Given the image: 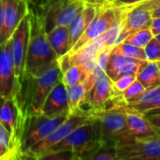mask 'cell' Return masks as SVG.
Instances as JSON below:
<instances>
[{
    "mask_svg": "<svg viewBox=\"0 0 160 160\" xmlns=\"http://www.w3.org/2000/svg\"><path fill=\"white\" fill-rule=\"evenodd\" d=\"M98 9V8L97 7L85 5L84 8L75 17V19L68 26L70 49L79 40V38L82 36V34L89 26V24L92 22V21L97 15Z\"/></svg>",
    "mask_w": 160,
    "mask_h": 160,
    "instance_id": "d6986e66",
    "label": "cell"
},
{
    "mask_svg": "<svg viewBox=\"0 0 160 160\" xmlns=\"http://www.w3.org/2000/svg\"><path fill=\"white\" fill-rule=\"evenodd\" d=\"M40 113L48 117H58L70 114L67 87L62 81L59 82L47 96L41 107Z\"/></svg>",
    "mask_w": 160,
    "mask_h": 160,
    "instance_id": "e0dca14e",
    "label": "cell"
},
{
    "mask_svg": "<svg viewBox=\"0 0 160 160\" xmlns=\"http://www.w3.org/2000/svg\"><path fill=\"white\" fill-rule=\"evenodd\" d=\"M153 38H155V37H154L150 27H147V28H143V29L138 30V31L130 34L122 42H126V43L134 45L136 47L144 48Z\"/></svg>",
    "mask_w": 160,
    "mask_h": 160,
    "instance_id": "d4e9b609",
    "label": "cell"
},
{
    "mask_svg": "<svg viewBox=\"0 0 160 160\" xmlns=\"http://www.w3.org/2000/svg\"><path fill=\"white\" fill-rule=\"evenodd\" d=\"M30 37V14L28 13L21 20L14 30L11 40V54L14 63L15 75L19 84V91L24 79L25 60Z\"/></svg>",
    "mask_w": 160,
    "mask_h": 160,
    "instance_id": "9c48e42d",
    "label": "cell"
},
{
    "mask_svg": "<svg viewBox=\"0 0 160 160\" xmlns=\"http://www.w3.org/2000/svg\"><path fill=\"white\" fill-rule=\"evenodd\" d=\"M146 62L111 52L105 73L112 82L123 76H137Z\"/></svg>",
    "mask_w": 160,
    "mask_h": 160,
    "instance_id": "2e32d148",
    "label": "cell"
},
{
    "mask_svg": "<svg viewBox=\"0 0 160 160\" xmlns=\"http://www.w3.org/2000/svg\"><path fill=\"white\" fill-rule=\"evenodd\" d=\"M112 48H105L98 54V67L101 68L103 71L106 70V67L112 52Z\"/></svg>",
    "mask_w": 160,
    "mask_h": 160,
    "instance_id": "d6a6232c",
    "label": "cell"
},
{
    "mask_svg": "<svg viewBox=\"0 0 160 160\" xmlns=\"http://www.w3.org/2000/svg\"><path fill=\"white\" fill-rule=\"evenodd\" d=\"M84 7V2L81 0H47L35 8L42 19L45 31L49 32L56 26H68Z\"/></svg>",
    "mask_w": 160,
    "mask_h": 160,
    "instance_id": "52a82bcc",
    "label": "cell"
},
{
    "mask_svg": "<svg viewBox=\"0 0 160 160\" xmlns=\"http://www.w3.org/2000/svg\"><path fill=\"white\" fill-rule=\"evenodd\" d=\"M127 124L135 141L144 142L160 137V129L156 127L143 112L126 105Z\"/></svg>",
    "mask_w": 160,
    "mask_h": 160,
    "instance_id": "7c38bea8",
    "label": "cell"
},
{
    "mask_svg": "<svg viewBox=\"0 0 160 160\" xmlns=\"http://www.w3.org/2000/svg\"><path fill=\"white\" fill-rule=\"evenodd\" d=\"M112 52L117 53L120 55H124L127 57L134 58V59L147 61L143 48L136 47L134 45H131V44H128L126 42H120V43L114 45L113 48L112 49Z\"/></svg>",
    "mask_w": 160,
    "mask_h": 160,
    "instance_id": "cb8c5ba5",
    "label": "cell"
},
{
    "mask_svg": "<svg viewBox=\"0 0 160 160\" xmlns=\"http://www.w3.org/2000/svg\"><path fill=\"white\" fill-rule=\"evenodd\" d=\"M158 64H159V66H160V62H158Z\"/></svg>",
    "mask_w": 160,
    "mask_h": 160,
    "instance_id": "ee69618b",
    "label": "cell"
},
{
    "mask_svg": "<svg viewBox=\"0 0 160 160\" xmlns=\"http://www.w3.org/2000/svg\"><path fill=\"white\" fill-rule=\"evenodd\" d=\"M136 6H140V7H142V8H145L147 9H151L157 6H160V0H146L141 4H138ZM135 7V6H134Z\"/></svg>",
    "mask_w": 160,
    "mask_h": 160,
    "instance_id": "74e56055",
    "label": "cell"
},
{
    "mask_svg": "<svg viewBox=\"0 0 160 160\" xmlns=\"http://www.w3.org/2000/svg\"><path fill=\"white\" fill-rule=\"evenodd\" d=\"M5 38L9 39L21 20L28 13L29 4L26 0H2Z\"/></svg>",
    "mask_w": 160,
    "mask_h": 160,
    "instance_id": "ac0fdd59",
    "label": "cell"
},
{
    "mask_svg": "<svg viewBox=\"0 0 160 160\" xmlns=\"http://www.w3.org/2000/svg\"><path fill=\"white\" fill-rule=\"evenodd\" d=\"M88 160H118L116 147L103 144L89 158Z\"/></svg>",
    "mask_w": 160,
    "mask_h": 160,
    "instance_id": "484cf974",
    "label": "cell"
},
{
    "mask_svg": "<svg viewBox=\"0 0 160 160\" xmlns=\"http://www.w3.org/2000/svg\"><path fill=\"white\" fill-rule=\"evenodd\" d=\"M126 103H113L100 110L89 111L98 120L104 145L119 146L135 142L127 124Z\"/></svg>",
    "mask_w": 160,
    "mask_h": 160,
    "instance_id": "3957f363",
    "label": "cell"
},
{
    "mask_svg": "<svg viewBox=\"0 0 160 160\" xmlns=\"http://www.w3.org/2000/svg\"><path fill=\"white\" fill-rule=\"evenodd\" d=\"M152 19L150 10L140 6L128 8L121 22V28L116 44L122 42L130 34L138 30L150 27Z\"/></svg>",
    "mask_w": 160,
    "mask_h": 160,
    "instance_id": "9a60e30c",
    "label": "cell"
},
{
    "mask_svg": "<svg viewBox=\"0 0 160 160\" xmlns=\"http://www.w3.org/2000/svg\"><path fill=\"white\" fill-rule=\"evenodd\" d=\"M28 2V4L35 6V7H39L41 5H43L47 0H26Z\"/></svg>",
    "mask_w": 160,
    "mask_h": 160,
    "instance_id": "60d3db41",
    "label": "cell"
},
{
    "mask_svg": "<svg viewBox=\"0 0 160 160\" xmlns=\"http://www.w3.org/2000/svg\"><path fill=\"white\" fill-rule=\"evenodd\" d=\"M150 29L154 35V37H157L160 34V17L158 18H153L151 24H150Z\"/></svg>",
    "mask_w": 160,
    "mask_h": 160,
    "instance_id": "d590c367",
    "label": "cell"
},
{
    "mask_svg": "<svg viewBox=\"0 0 160 160\" xmlns=\"http://www.w3.org/2000/svg\"><path fill=\"white\" fill-rule=\"evenodd\" d=\"M136 79L145 87L160 85V66L158 62H146L136 76Z\"/></svg>",
    "mask_w": 160,
    "mask_h": 160,
    "instance_id": "44dd1931",
    "label": "cell"
},
{
    "mask_svg": "<svg viewBox=\"0 0 160 160\" xmlns=\"http://www.w3.org/2000/svg\"><path fill=\"white\" fill-rule=\"evenodd\" d=\"M30 37L25 60L24 77L41 74L58 63V57L48 40L42 19L37 8L29 4Z\"/></svg>",
    "mask_w": 160,
    "mask_h": 160,
    "instance_id": "6da1fadb",
    "label": "cell"
},
{
    "mask_svg": "<svg viewBox=\"0 0 160 160\" xmlns=\"http://www.w3.org/2000/svg\"><path fill=\"white\" fill-rule=\"evenodd\" d=\"M62 75L63 72L57 63L38 76L24 77L16 98L22 118L40 113L47 96L62 81Z\"/></svg>",
    "mask_w": 160,
    "mask_h": 160,
    "instance_id": "7a4b0ae2",
    "label": "cell"
},
{
    "mask_svg": "<svg viewBox=\"0 0 160 160\" xmlns=\"http://www.w3.org/2000/svg\"><path fill=\"white\" fill-rule=\"evenodd\" d=\"M146 117L160 129V110H155V111H150L147 112H144Z\"/></svg>",
    "mask_w": 160,
    "mask_h": 160,
    "instance_id": "836d02e7",
    "label": "cell"
},
{
    "mask_svg": "<svg viewBox=\"0 0 160 160\" xmlns=\"http://www.w3.org/2000/svg\"><path fill=\"white\" fill-rule=\"evenodd\" d=\"M158 96H160V85L159 86H157V87H152V88H145V90L142 93H141L136 98H134L128 105L143 103V102L152 100V99L158 98Z\"/></svg>",
    "mask_w": 160,
    "mask_h": 160,
    "instance_id": "f546056e",
    "label": "cell"
},
{
    "mask_svg": "<svg viewBox=\"0 0 160 160\" xmlns=\"http://www.w3.org/2000/svg\"><path fill=\"white\" fill-rule=\"evenodd\" d=\"M128 105V104H127ZM129 107L141 112H147L150 111H155V110H160V96L158 98L143 102V103H139V104H133V105H128Z\"/></svg>",
    "mask_w": 160,
    "mask_h": 160,
    "instance_id": "4dcf8cb0",
    "label": "cell"
},
{
    "mask_svg": "<svg viewBox=\"0 0 160 160\" xmlns=\"http://www.w3.org/2000/svg\"><path fill=\"white\" fill-rule=\"evenodd\" d=\"M144 1H146V0H115L112 3L117 5V6H121V7L133 8L134 6H136L138 4H141V3H142Z\"/></svg>",
    "mask_w": 160,
    "mask_h": 160,
    "instance_id": "e575fe53",
    "label": "cell"
},
{
    "mask_svg": "<svg viewBox=\"0 0 160 160\" xmlns=\"http://www.w3.org/2000/svg\"><path fill=\"white\" fill-rule=\"evenodd\" d=\"M67 92L68 103L70 113L79 111L82 108V106L86 103L89 91L84 82L67 88Z\"/></svg>",
    "mask_w": 160,
    "mask_h": 160,
    "instance_id": "7402d4cb",
    "label": "cell"
},
{
    "mask_svg": "<svg viewBox=\"0 0 160 160\" xmlns=\"http://www.w3.org/2000/svg\"><path fill=\"white\" fill-rule=\"evenodd\" d=\"M150 10V13H151V16L152 18H158V17H160V6H157Z\"/></svg>",
    "mask_w": 160,
    "mask_h": 160,
    "instance_id": "ab89813d",
    "label": "cell"
},
{
    "mask_svg": "<svg viewBox=\"0 0 160 160\" xmlns=\"http://www.w3.org/2000/svg\"><path fill=\"white\" fill-rule=\"evenodd\" d=\"M115 0H109V2H111V3H112V2H114Z\"/></svg>",
    "mask_w": 160,
    "mask_h": 160,
    "instance_id": "7bdbcfd3",
    "label": "cell"
},
{
    "mask_svg": "<svg viewBox=\"0 0 160 160\" xmlns=\"http://www.w3.org/2000/svg\"><path fill=\"white\" fill-rule=\"evenodd\" d=\"M156 38H158V40H159V41H160V34H159V35H158V36H157Z\"/></svg>",
    "mask_w": 160,
    "mask_h": 160,
    "instance_id": "b9f144b4",
    "label": "cell"
},
{
    "mask_svg": "<svg viewBox=\"0 0 160 160\" xmlns=\"http://www.w3.org/2000/svg\"><path fill=\"white\" fill-rule=\"evenodd\" d=\"M118 160H160V137L116 146Z\"/></svg>",
    "mask_w": 160,
    "mask_h": 160,
    "instance_id": "8fae6325",
    "label": "cell"
},
{
    "mask_svg": "<svg viewBox=\"0 0 160 160\" xmlns=\"http://www.w3.org/2000/svg\"><path fill=\"white\" fill-rule=\"evenodd\" d=\"M136 80V76H131V75H128V76H123L120 77L119 79H117L116 81L112 82H113V88L116 94H121Z\"/></svg>",
    "mask_w": 160,
    "mask_h": 160,
    "instance_id": "1f68e13d",
    "label": "cell"
},
{
    "mask_svg": "<svg viewBox=\"0 0 160 160\" xmlns=\"http://www.w3.org/2000/svg\"><path fill=\"white\" fill-rule=\"evenodd\" d=\"M22 119V113L16 98L0 99V123L10 135L13 149L19 158L18 137Z\"/></svg>",
    "mask_w": 160,
    "mask_h": 160,
    "instance_id": "4fadbf2b",
    "label": "cell"
},
{
    "mask_svg": "<svg viewBox=\"0 0 160 160\" xmlns=\"http://www.w3.org/2000/svg\"><path fill=\"white\" fill-rule=\"evenodd\" d=\"M95 117L89 111L79 110L73 113H70L65 122H63L57 128H55L48 137L41 142L32 146L23 156L22 158L38 159L39 157L47 153L52 146L63 141L72 131L81 127L82 125L93 120Z\"/></svg>",
    "mask_w": 160,
    "mask_h": 160,
    "instance_id": "ba28073f",
    "label": "cell"
},
{
    "mask_svg": "<svg viewBox=\"0 0 160 160\" xmlns=\"http://www.w3.org/2000/svg\"><path fill=\"white\" fill-rule=\"evenodd\" d=\"M143 49L147 62H160V41L156 37Z\"/></svg>",
    "mask_w": 160,
    "mask_h": 160,
    "instance_id": "4316f807",
    "label": "cell"
},
{
    "mask_svg": "<svg viewBox=\"0 0 160 160\" xmlns=\"http://www.w3.org/2000/svg\"><path fill=\"white\" fill-rule=\"evenodd\" d=\"M90 70L82 64H74L68 68L62 75V82L67 88L83 82L91 74Z\"/></svg>",
    "mask_w": 160,
    "mask_h": 160,
    "instance_id": "603a6c76",
    "label": "cell"
},
{
    "mask_svg": "<svg viewBox=\"0 0 160 160\" xmlns=\"http://www.w3.org/2000/svg\"><path fill=\"white\" fill-rule=\"evenodd\" d=\"M40 160H78L77 155L70 150H56L48 152L38 158Z\"/></svg>",
    "mask_w": 160,
    "mask_h": 160,
    "instance_id": "83f0119b",
    "label": "cell"
},
{
    "mask_svg": "<svg viewBox=\"0 0 160 160\" xmlns=\"http://www.w3.org/2000/svg\"><path fill=\"white\" fill-rule=\"evenodd\" d=\"M48 40L58 59L67 54L69 50V35L68 26H56L47 32Z\"/></svg>",
    "mask_w": 160,
    "mask_h": 160,
    "instance_id": "ffe728a7",
    "label": "cell"
},
{
    "mask_svg": "<svg viewBox=\"0 0 160 160\" xmlns=\"http://www.w3.org/2000/svg\"><path fill=\"white\" fill-rule=\"evenodd\" d=\"M116 93L113 88L112 81L103 73L91 87L86 103L89 105V111L100 110L113 104V99L116 97Z\"/></svg>",
    "mask_w": 160,
    "mask_h": 160,
    "instance_id": "5bb4252c",
    "label": "cell"
},
{
    "mask_svg": "<svg viewBox=\"0 0 160 160\" xmlns=\"http://www.w3.org/2000/svg\"><path fill=\"white\" fill-rule=\"evenodd\" d=\"M84 2L85 5H90V6H94L97 8H100L103 7L105 5H107L109 2V0H82Z\"/></svg>",
    "mask_w": 160,
    "mask_h": 160,
    "instance_id": "f35d334b",
    "label": "cell"
},
{
    "mask_svg": "<svg viewBox=\"0 0 160 160\" xmlns=\"http://www.w3.org/2000/svg\"><path fill=\"white\" fill-rule=\"evenodd\" d=\"M145 90V87L136 79L123 93L122 98L126 104H129L134 98H136L141 93Z\"/></svg>",
    "mask_w": 160,
    "mask_h": 160,
    "instance_id": "f1b7e54d",
    "label": "cell"
},
{
    "mask_svg": "<svg viewBox=\"0 0 160 160\" xmlns=\"http://www.w3.org/2000/svg\"><path fill=\"white\" fill-rule=\"evenodd\" d=\"M68 116L48 117L41 113L25 116L21 123L19 130V158H22L24 154L32 146L48 137Z\"/></svg>",
    "mask_w": 160,
    "mask_h": 160,
    "instance_id": "5b68a950",
    "label": "cell"
},
{
    "mask_svg": "<svg viewBox=\"0 0 160 160\" xmlns=\"http://www.w3.org/2000/svg\"><path fill=\"white\" fill-rule=\"evenodd\" d=\"M102 145L100 124L98 119L94 118L76 128L63 141L52 146L48 152L70 150L77 155L78 160H88Z\"/></svg>",
    "mask_w": 160,
    "mask_h": 160,
    "instance_id": "277c9868",
    "label": "cell"
},
{
    "mask_svg": "<svg viewBox=\"0 0 160 160\" xmlns=\"http://www.w3.org/2000/svg\"><path fill=\"white\" fill-rule=\"evenodd\" d=\"M19 84L15 75L10 38L0 43V99L16 98Z\"/></svg>",
    "mask_w": 160,
    "mask_h": 160,
    "instance_id": "30bf717a",
    "label": "cell"
},
{
    "mask_svg": "<svg viewBox=\"0 0 160 160\" xmlns=\"http://www.w3.org/2000/svg\"><path fill=\"white\" fill-rule=\"evenodd\" d=\"M128 8L129 7L117 6L111 2L103 7L98 8L97 15L92 22L68 53H74L78 52L93 39L119 24L123 21Z\"/></svg>",
    "mask_w": 160,
    "mask_h": 160,
    "instance_id": "8992f818",
    "label": "cell"
},
{
    "mask_svg": "<svg viewBox=\"0 0 160 160\" xmlns=\"http://www.w3.org/2000/svg\"><path fill=\"white\" fill-rule=\"evenodd\" d=\"M6 41L5 38V26H4V16H3V6L2 0H0V43Z\"/></svg>",
    "mask_w": 160,
    "mask_h": 160,
    "instance_id": "8d00e7d4",
    "label": "cell"
}]
</instances>
